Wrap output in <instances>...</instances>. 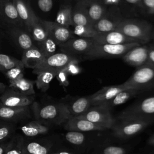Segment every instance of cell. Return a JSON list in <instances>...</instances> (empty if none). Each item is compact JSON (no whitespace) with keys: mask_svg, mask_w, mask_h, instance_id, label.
Listing matches in <instances>:
<instances>
[{"mask_svg":"<svg viewBox=\"0 0 154 154\" xmlns=\"http://www.w3.org/2000/svg\"><path fill=\"white\" fill-rule=\"evenodd\" d=\"M31 105V109L35 120L47 125H60L64 123L70 117L69 109L64 102L41 106L38 102H34Z\"/></svg>","mask_w":154,"mask_h":154,"instance_id":"cell-1","label":"cell"},{"mask_svg":"<svg viewBox=\"0 0 154 154\" xmlns=\"http://www.w3.org/2000/svg\"><path fill=\"white\" fill-rule=\"evenodd\" d=\"M116 30L134 38L141 44H146L152 40L153 34L152 25L146 20L125 18Z\"/></svg>","mask_w":154,"mask_h":154,"instance_id":"cell-2","label":"cell"},{"mask_svg":"<svg viewBox=\"0 0 154 154\" xmlns=\"http://www.w3.org/2000/svg\"><path fill=\"white\" fill-rule=\"evenodd\" d=\"M140 45L138 42L121 45L99 44L93 41L90 48L84 56L87 59L122 57L131 49Z\"/></svg>","mask_w":154,"mask_h":154,"instance_id":"cell-3","label":"cell"},{"mask_svg":"<svg viewBox=\"0 0 154 154\" xmlns=\"http://www.w3.org/2000/svg\"><path fill=\"white\" fill-rule=\"evenodd\" d=\"M76 60L81 61V57L64 52L55 53L45 58L32 69V72L36 75L42 72H52L57 74L70 63Z\"/></svg>","mask_w":154,"mask_h":154,"instance_id":"cell-4","label":"cell"},{"mask_svg":"<svg viewBox=\"0 0 154 154\" xmlns=\"http://www.w3.org/2000/svg\"><path fill=\"white\" fill-rule=\"evenodd\" d=\"M123 84L142 91L154 89V67L149 64L137 68Z\"/></svg>","mask_w":154,"mask_h":154,"instance_id":"cell-5","label":"cell"},{"mask_svg":"<svg viewBox=\"0 0 154 154\" xmlns=\"http://www.w3.org/2000/svg\"><path fill=\"white\" fill-rule=\"evenodd\" d=\"M117 120V119H116ZM111 129L114 135L119 138H126L139 133L152 121L140 119H118Z\"/></svg>","mask_w":154,"mask_h":154,"instance_id":"cell-6","label":"cell"},{"mask_svg":"<svg viewBox=\"0 0 154 154\" xmlns=\"http://www.w3.org/2000/svg\"><path fill=\"white\" fill-rule=\"evenodd\" d=\"M153 116L154 96H151L128 108L118 119H140L152 121Z\"/></svg>","mask_w":154,"mask_h":154,"instance_id":"cell-7","label":"cell"},{"mask_svg":"<svg viewBox=\"0 0 154 154\" xmlns=\"http://www.w3.org/2000/svg\"><path fill=\"white\" fill-rule=\"evenodd\" d=\"M78 117L103 126L107 129H111L116 122V119L112 116L111 110L102 106H91Z\"/></svg>","mask_w":154,"mask_h":154,"instance_id":"cell-8","label":"cell"},{"mask_svg":"<svg viewBox=\"0 0 154 154\" xmlns=\"http://www.w3.org/2000/svg\"><path fill=\"white\" fill-rule=\"evenodd\" d=\"M3 30L13 44L23 51L35 46L32 38L26 29L16 26L3 25Z\"/></svg>","mask_w":154,"mask_h":154,"instance_id":"cell-9","label":"cell"},{"mask_svg":"<svg viewBox=\"0 0 154 154\" xmlns=\"http://www.w3.org/2000/svg\"><path fill=\"white\" fill-rule=\"evenodd\" d=\"M124 19L118 7H108L105 16L94 25L93 28L98 32L114 31Z\"/></svg>","mask_w":154,"mask_h":154,"instance_id":"cell-10","label":"cell"},{"mask_svg":"<svg viewBox=\"0 0 154 154\" xmlns=\"http://www.w3.org/2000/svg\"><path fill=\"white\" fill-rule=\"evenodd\" d=\"M40 21L45 26L48 37L53 39L58 46L75 37L70 27L60 25L56 22L45 20L41 19H40Z\"/></svg>","mask_w":154,"mask_h":154,"instance_id":"cell-11","label":"cell"},{"mask_svg":"<svg viewBox=\"0 0 154 154\" xmlns=\"http://www.w3.org/2000/svg\"><path fill=\"white\" fill-rule=\"evenodd\" d=\"M34 101L33 95H25L11 88L5 90L0 96V104L9 107L29 106Z\"/></svg>","mask_w":154,"mask_h":154,"instance_id":"cell-12","label":"cell"},{"mask_svg":"<svg viewBox=\"0 0 154 154\" xmlns=\"http://www.w3.org/2000/svg\"><path fill=\"white\" fill-rule=\"evenodd\" d=\"M0 23L4 25L16 26L26 29L11 0L0 1Z\"/></svg>","mask_w":154,"mask_h":154,"instance_id":"cell-13","label":"cell"},{"mask_svg":"<svg viewBox=\"0 0 154 154\" xmlns=\"http://www.w3.org/2000/svg\"><path fill=\"white\" fill-rule=\"evenodd\" d=\"M93 42L91 38L75 37L58 46L61 52L80 57L84 55L90 48Z\"/></svg>","mask_w":154,"mask_h":154,"instance_id":"cell-14","label":"cell"},{"mask_svg":"<svg viewBox=\"0 0 154 154\" xmlns=\"http://www.w3.org/2000/svg\"><path fill=\"white\" fill-rule=\"evenodd\" d=\"M149 45L141 44L131 49L122 58L130 66L138 68L148 64Z\"/></svg>","mask_w":154,"mask_h":154,"instance_id":"cell-15","label":"cell"},{"mask_svg":"<svg viewBox=\"0 0 154 154\" xmlns=\"http://www.w3.org/2000/svg\"><path fill=\"white\" fill-rule=\"evenodd\" d=\"M128 89L133 88L123 84L103 87L96 93L90 96L91 106L103 105L107 102L111 100L120 92Z\"/></svg>","mask_w":154,"mask_h":154,"instance_id":"cell-16","label":"cell"},{"mask_svg":"<svg viewBox=\"0 0 154 154\" xmlns=\"http://www.w3.org/2000/svg\"><path fill=\"white\" fill-rule=\"evenodd\" d=\"M87 13L93 26L105 14L108 7L101 0H78Z\"/></svg>","mask_w":154,"mask_h":154,"instance_id":"cell-17","label":"cell"},{"mask_svg":"<svg viewBox=\"0 0 154 154\" xmlns=\"http://www.w3.org/2000/svg\"><path fill=\"white\" fill-rule=\"evenodd\" d=\"M91 38L94 42L99 44L121 45L133 42L140 43L137 40L126 35L117 30L97 32V34Z\"/></svg>","mask_w":154,"mask_h":154,"instance_id":"cell-18","label":"cell"},{"mask_svg":"<svg viewBox=\"0 0 154 154\" xmlns=\"http://www.w3.org/2000/svg\"><path fill=\"white\" fill-rule=\"evenodd\" d=\"M31 117L29 106L9 107L0 104V119L7 122H17Z\"/></svg>","mask_w":154,"mask_h":154,"instance_id":"cell-19","label":"cell"},{"mask_svg":"<svg viewBox=\"0 0 154 154\" xmlns=\"http://www.w3.org/2000/svg\"><path fill=\"white\" fill-rule=\"evenodd\" d=\"M13 2L20 19L29 32L32 25L37 22L38 17L32 11L29 4L25 0H11Z\"/></svg>","mask_w":154,"mask_h":154,"instance_id":"cell-20","label":"cell"},{"mask_svg":"<svg viewBox=\"0 0 154 154\" xmlns=\"http://www.w3.org/2000/svg\"><path fill=\"white\" fill-rule=\"evenodd\" d=\"M64 127L67 131L78 132L107 130V129L103 126L79 117H70L64 123Z\"/></svg>","mask_w":154,"mask_h":154,"instance_id":"cell-21","label":"cell"},{"mask_svg":"<svg viewBox=\"0 0 154 154\" xmlns=\"http://www.w3.org/2000/svg\"><path fill=\"white\" fill-rule=\"evenodd\" d=\"M65 103L69 109L70 117H78L81 116L91 106L90 96L79 97L73 99L67 103Z\"/></svg>","mask_w":154,"mask_h":154,"instance_id":"cell-22","label":"cell"},{"mask_svg":"<svg viewBox=\"0 0 154 154\" xmlns=\"http://www.w3.org/2000/svg\"><path fill=\"white\" fill-rule=\"evenodd\" d=\"M45 58L43 54L35 46L23 51L21 61L25 67L33 69Z\"/></svg>","mask_w":154,"mask_h":154,"instance_id":"cell-23","label":"cell"},{"mask_svg":"<svg viewBox=\"0 0 154 154\" xmlns=\"http://www.w3.org/2000/svg\"><path fill=\"white\" fill-rule=\"evenodd\" d=\"M20 129L24 135L33 137L46 134L49 131V128L47 125L34 120L23 125Z\"/></svg>","mask_w":154,"mask_h":154,"instance_id":"cell-24","label":"cell"},{"mask_svg":"<svg viewBox=\"0 0 154 154\" xmlns=\"http://www.w3.org/2000/svg\"><path fill=\"white\" fill-rule=\"evenodd\" d=\"M141 92H143V91L135 90V89H128V90H123L120 92L119 93H118L111 100H110L109 101L107 102L106 103H105V104L101 106H104L111 110V109L113 107L122 105L130 99L138 95Z\"/></svg>","mask_w":154,"mask_h":154,"instance_id":"cell-25","label":"cell"},{"mask_svg":"<svg viewBox=\"0 0 154 154\" xmlns=\"http://www.w3.org/2000/svg\"><path fill=\"white\" fill-rule=\"evenodd\" d=\"M35 81L22 78L14 82L10 83V88L25 95L31 96L35 94L34 85Z\"/></svg>","mask_w":154,"mask_h":154,"instance_id":"cell-26","label":"cell"},{"mask_svg":"<svg viewBox=\"0 0 154 154\" xmlns=\"http://www.w3.org/2000/svg\"><path fill=\"white\" fill-rule=\"evenodd\" d=\"M72 21L73 26L79 25L93 27L84 9L78 2L72 8Z\"/></svg>","mask_w":154,"mask_h":154,"instance_id":"cell-27","label":"cell"},{"mask_svg":"<svg viewBox=\"0 0 154 154\" xmlns=\"http://www.w3.org/2000/svg\"><path fill=\"white\" fill-rule=\"evenodd\" d=\"M25 143L22 135H13L7 143L4 154H25Z\"/></svg>","mask_w":154,"mask_h":154,"instance_id":"cell-28","label":"cell"},{"mask_svg":"<svg viewBox=\"0 0 154 154\" xmlns=\"http://www.w3.org/2000/svg\"><path fill=\"white\" fill-rule=\"evenodd\" d=\"M72 7L70 5L61 6L56 16L55 22L60 25L70 27L73 26Z\"/></svg>","mask_w":154,"mask_h":154,"instance_id":"cell-29","label":"cell"},{"mask_svg":"<svg viewBox=\"0 0 154 154\" xmlns=\"http://www.w3.org/2000/svg\"><path fill=\"white\" fill-rule=\"evenodd\" d=\"M51 144L37 141L25 143V154H49Z\"/></svg>","mask_w":154,"mask_h":154,"instance_id":"cell-30","label":"cell"},{"mask_svg":"<svg viewBox=\"0 0 154 154\" xmlns=\"http://www.w3.org/2000/svg\"><path fill=\"white\" fill-rule=\"evenodd\" d=\"M57 75L52 72H42L38 73L35 81L37 88L42 92H46L49 87L50 82Z\"/></svg>","mask_w":154,"mask_h":154,"instance_id":"cell-31","label":"cell"},{"mask_svg":"<svg viewBox=\"0 0 154 154\" xmlns=\"http://www.w3.org/2000/svg\"><path fill=\"white\" fill-rule=\"evenodd\" d=\"M29 33L33 40L35 41L37 43L43 41L48 37V32L45 26L40 21V18L37 22L32 25Z\"/></svg>","mask_w":154,"mask_h":154,"instance_id":"cell-32","label":"cell"},{"mask_svg":"<svg viewBox=\"0 0 154 154\" xmlns=\"http://www.w3.org/2000/svg\"><path fill=\"white\" fill-rule=\"evenodd\" d=\"M57 46H58L57 43L53 39L48 37L43 41L38 42L37 47L46 58L55 54Z\"/></svg>","mask_w":154,"mask_h":154,"instance_id":"cell-33","label":"cell"},{"mask_svg":"<svg viewBox=\"0 0 154 154\" xmlns=\"http://www.w3.org/2000/svg\"><path fill=\"white\" fill-rule=\"evenodd\" d=\"M19 65H23L21 60L0 53V72L4 74L7 70Z\"/></svg>","mask_w":154,"mask_h":154,"instance_id":"cell-34","label":"cell"},{"mask_svg":"<svg viewBox=\"0 0 154 154\" xmlns=\"http://www.w3.org/2000/svg\"><path fill=\"white\" fill-rule=\"evenodd\" d=\"M72 31L75 37L83 38H93L98 32L93 27L79 25L73 26Z\"/></svg>","mask_w":154,"mask_h":154,"instance_id":"cell-35","label":"cell"},{"mask_svg":"<svg viewBox=\"0 0 154 154\" xmlns=\"http://www.w3.org/2000/svg\"><path fill=\"white\" fill-rule=\"evenodd\" d=\"M14 132V127L12 123L7 122H0V144L11 138Z\"/></svg>","mask_w":154,"mask_h":154,"instance_id":"cell-36","label":"cell"},{"mask_svg":"<svg viewBox=\"0 0 154 154\" xmlns=\"http://www.w3.org/2000/svg\"><path fill=\"white\" fill-rule=\"evenodd\" d=\"M24 69H25V67L23 65L17 66L7 70L4 73V75L8 79L10 83L13 82L24 77L23 76Z\"/></svg>","mask_w":154,"mask_h":154,"instance_id":"cell-37","label":"cell"},{"mask_svg":"<svg viewBox=\"0 0 154 154\" xmlns=\"http://www.w3.org/2000/svg\"><path fill=\"white\" fill-rule=\"evenodd\" d=\"M65 138L71 144L81 145L85 141V135L81 132L69 131L65 134Z\"/></svg>","mask_w":154,"mask_h":154,"instance_id":"cell-38","label":"cell"},{"mask_svg":"<svg viewBox=\"0 0 154 154\" xmlns=\"http://www.w3.org/2000/svg\"><path fill=\"white\" fill-rule=\"evenodd\" d=\"M80 61L76 60L70 63L64 70L67 72L68 75H76L80 73L81 68L79 67V63Z\"/></svg>","mask_w":154,"mask_h":154,"instance_id":"cell-39","label":"cell"},{"mask_svg":"<svg viewBox=\"0 0 154 154\" xmlns=\"http://www.w3.org/2000/svg\"><path fill=\"white\" fill-rule=\"evenodd\" d=\"M140 7L146 13L154 14V0H141Z\"/></svg>","mask_w":154,"mask_h":154,"instance_id":"cell-40","label":"cell"},{"mask_svg":"<svg viewBox=\"0 0 154 154\" xmlns=\"http://www.w3.org/2000/svg\"><path fill=\"white\" fill-rule=\"evenodd\" d=\"M37 5L39 9L43 12L49 11L53 7L52 0H38Z\"/></svg>","mask_w":154,"mask_h":154,"instance_id":"cell-41","label":"cell"},{"mask_svg":"<svg viewBox=\"0 0 154 154\" xmlns=\"http://www.w3.org/2000/svg\"><path fill=\"white\" fill-rule=\"evenodd\" d=\"M103 154H125V150L121 147L109 146L103 149Z\"/></svg>","mask_w":154,"mask_h":154,"instance_id":"cell-42","label":"cell"},{"mask_svg":"<svg viewBox=\"0 0 154 154\" xmlns=\"http://www.w3.org/2000/svg\"><path fill=\"white\" fill-rule=\"evenodd\" d=\"M68 76H69V75L67 73V72L64 69H63L62 70L60 71L57 73V75H56L55 77L57 78V79L60 85L66 87L69 84Z\"/></svg>","mask_w":154,"mask_h":154,"instance_id":"cell-43","label":"cell"},{"mask_svg":"<svg viewBox=\"0 0 154 154\" xmlns=\"http://www.w3.org/2000/svg\"><path fill=\"white\" fill-rule=\"evenodd\" d=\"M148 64L154 67V46L151 45L149 47Z\"/></svg>","mask_w":154,"mask_h":154,"instance_id":"cell-44","label":"cell"},{"mask_svg":"<svg viewBox=\"0 0 154 154\" xmlns=\"http://www.w3.org/2000/svg\"><path fill=\"white\" fill-rule=\"evenodd\" d=\"M103 4L107 7H118L120 4L121 0H101Z\"/></svg>","mask_w":154,"mask_h":154,"instance_id":"cell-45","label":"cell"},{"mask_svg":"<svg viewBox=\"0 0 154 154\" xmlns=\"http://www.w3.org/2000/svg\"><path fill=\"white\" fill-rule=\"evenodd\" d=\"M141 1V0H123L126 5L131 7H140Z\"/></svg>","mask_w":154,"mask_h":154,"instance_id":"cell-46","label":"cell"},{"mask_svg":"<svg viewBox=\"0 0 154 154\" xmlns=\"http://www.w3.org/2000/svg\"><path fill=\"white\" fill-rule=\"evenodd\" d=\"M7 143H4L0 144V154H4Z\"/></svg>","mask_w":154,"mask_h":154,"instance_id":"cell-47","label":"cell"},{"mask_svg":"<svg viewBox=\"0 0 154 154\" xmlns=\"http://www.w3.org/2000/svg\"><path fill=\"white\" fill-rule=\"evenodd\" d=\"M5 90L6 85L2 82H0V94H2Z\"/></svg>","mask_w":154,"mask_h":154,"instance_id":"cell-48","label":"cell"},{"mask_svg":"<svg viewBox=\"0 0 154 154\" xmlns=\"http://www.w3.org/2000/svg\"><path fill=\"white\" fill-rule=\"evenodd\" d=\"M148 143H149V144H150V145L154 146V135H153L149 139Z\"/></svg>","mask_w":154,"mask_h":154,"instance_id":"cell-49","label":"cell"},{"mask_svg":"<svg viewBox=\"0 0 154 154\" xmlns=\"http://www.w3.org/2000/svg\"><path fill=\"white\" fill-rule=\"evenodd\" d=\"M50 154H72L68 152H66V151H61V152H54L52 153H50Z\"/></svg>","mask_w":154,"mask_h":154,"instance_id":"cell-50","label":"cell"},{"mask_svg":"<svg viewBox=\"0 0 154 154\" xmlns=\"http://www.w3.org/2000/svg\"><path fill=\"white\" fill-rule=\"evenodd\" d=\"M152 40H153V43L152 44V45L154 46V32H153V36H152Z\"/></svg>","mask_w":154,"mask_h":154,"instance_id":"cell-51","label":"cell"},{"mask_svg":"<svg viewBox=\"0 0 154 154\" xmlns=\"http://www.w3.org/2000/svg\"><path fill=\"white\" fill-rule=\"evenodd\" d=\"M7 1V0H0V1Z\"/></svg>","mask_w":154,"mask_h":154,"instance_id":"cell-52","label":"cell"}]
</instances>
